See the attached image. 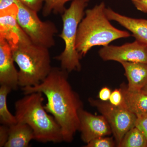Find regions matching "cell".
I'll return each instance as SVG.
<instances>
[{
	"label": "cell",
	"mask_w": 147,
	"mask_h": 147,
	"mask_svg": "<svg viewBox=\"0 0 147 147\" xmlns=\"http://www.w3.org/2000/svg\"><path fill=\"white\" fill-rule=\"evenodd\" d=\"M79 131L86 144L93 139L113 134L110 125L103 116L96 115L81 109L79 112Z\"/></svg>",
	"instance_id": "obj_10"
},
{
	"label": "cell",
	"mask_w": 147,
	"mask_h": 147,
	"mask_svg": "<svg viewBox=\"0 0 147 147\" xmlns=\"http://www.w3.org/2000/svg\"><path fill=\"white\" fill-rule=\"evenodd\" d=\"M104 2L85 11L84 18L79 24L76 48L83 57L96 46H105L119 38L131 36L128 32L113 26L105 14Z\"/></svg>",
	"instance_id": "obj_3"
},
{
	"label": "cell",
	"mask_w": 147,
	"mask_h": 147,
	"mask_svg": "<svg viewBox=\"0 0 147 147\" xmlns=\"http://www.w3.org/2000/svg\"><path fill=\"white\" fill-rule=\"evenodd\" d=\"M132 3L138 10L147 13V0H137Z\"/></svg>",
	"instance_id": "obj_25"
},
{
	"label": "cell",
	"mask_w": 147,
	"mask_h": 147,
	"mask_svg": "<svg viewBox=\"0 0 147 147\" xmlns=\"http://www.w3.org/2000/svg\"><path fill=\"white\" fill-rule=\"evenodd\" d=\"M43 94L38 92L25 94L15 102L17 123L30 127L37 142L61 143L63 142L61 129L54 117L44 108Z\"/></svg>",
	"instance_id": "obj_2"
},
{
	"label": "cell",
	"mask_w": 147,
	"mask_h": 147,
	"mask_svg": "<svg viewBox=\"0 0 147 147\" xmlns=\"http://www.w3.org/2000/svg\"><path fill=\"white\" fill-rule=\"evenodd\" d=\"M17 0H0V11L16 4Z\"/></svg>",
	"instance_id": "obj_26"
},
{
	"label": "cell",
	"mask_w": 147,
	"mask_h": 147,
	"mask_svg": "<svg viewBox=\"0 0 147 147\" xmlns=\"http://www.w3.org/2000/svg\"><path fill=\"white\" fill-rule=\"evenodd\" d=\"M23 5L38 13L42 8L45 0H18Z\"/></svg>",
	"instance_id": "obj_20"
},
{
	"label": "cell",
	"mask_w": 147,
	"mask_h": 147,
	"mask_svg": "<svg viewBox=\"0 0 147 147\" xmlns=\"http://www.w3.org/2000/svg\"><path fill=\"white\" fill-rule=\"evenodd\" d=\"M16 4L17 21L32 43L48 49L54 47V37L58 32L55 24L49 20L41 21L38 12L23 5L18 0Z\"/></svg>",
	"instance_id": "obj_6"
},
{
	"label": "cell",
	"mask_w": 147,
	"mask_h": 147,
	"mask_svg": "<svg viewBox=\"0 0 147 147\" xmlns=\"http://www.w3.org/2000/svg\"><path fill=\"white\" fill-rule=\"evenodd\" d=\"M105 12L110 21H114L132 33L136 40L147 45V20L130 18L121 15L110 8Z\"/></svg>",
	"instance_id": "obj_12"
},
{
	"label": "cell",
	"mask_w": 147,
	"mask_h": 147,
	"mask_svg": "<svg viewBox=\"0 0 147 147\" xmlns=\"http://www.w3.org/2000/svg\"><path fill=\"white\" fill-rule=\"evenodd\" d=\"M120 88L123 96L124 106L137 117L147 115V94L142 91L131 92L127 85H121Z\"/></svg>",
	"instance_id": "obj_14"
},
{
	"label": "cell",
	"mask_w": 147,
	"mask_h": 147,
	"mask_svg": "<svg viewBox=\"0 0 147 147\" xmlns=\"http://www.w3.org/2000/svg\"><path fill=\"white\" fill-rule=\"evenodd\" d=\"M103 61L132 62L147 63V45L135 40L121 46L107 45L98 51Z\"/></svg>",
	"instance_id": "obj_8"
},
{
	"label": "cell",
	"mask_w": 147,
	"mask_h": 147,
	"mask_svg": "<svg viewBox=\"0 0 147 147\" xmlns=\"http://www.w3.org/2000/svg\"><path fill=\"white\" fill-rule=\"evenodd\" d=\"M113 137H101L93 139L86 144V147H114L116 146Z\"/></svg>",
	"instance_id": "obj_19"
},
{
	"label": "cell",
	"mask_w": 147,
	"mask_h": 147,
	"mask_svg": "<svg viewBox=\"0 0 147 147\" xmlns=\"http://www.w3.org/2000/svg\"><path fill=\"white\" fill-rule=\"evenodd\" d=\"M68 73L61 67H53L40 84L22 90L25 94L38 92L45 95L47 102L44 108L60 127L63 142L71 143L79 131V112L83 103L69 82Z\"/></svg>",
	"instance_id": "obj_1"
},
{
	"label": "cell",
	"mask_w": 147,
	"mask_h": 147,
	"mask_svg": "<svg viewBox=\"0 0 147 147\" xmlns=\"http://www.w3.org/2000/svg\"><path fill=\"white\" fill-rule=\"evenodd\" d=\"M12 50L8 42L0 38V84L16 90L19 87L18 71L14 65Z\"/></svg>",
	"instance_id": "obj_11"
},
{
	"label": "cell",
	"mask_w": 147,
	"mask_h": 147,
	"mask_svg": "<svg viewBox=\"0 0 147 147\" xmlns=\"http://www.w3.org/2000/svg\"><path fill=\"white\" fill-rule=\"evenodd\" d=\"M131 1L133 2V1H137V0H131Z\"/></svg>",
	"instance_id": "obj_28"
},
{
	"label": "cell",
	"mask_w": 147,
	"mask_h": 147,
	"mask_svg": "<svg viewBox=\"0 0 147 147\" xmlns=\"http://www.w3.org/2000/svg\"><path fill=\"white\" fill-rule=\"evenodd\" d=\"M9 127L2 125L0 126V147H4L8 141Z\"/></svg>",
	"instance_id": "obj_23"
},
{
	"label": "cell",
	"mask_w": 147,
	"mask_h": 147,
	"mask_svg": "<svg viewBox=\"0 0 147 147\" xmlns=\"http://www.w3.org/2000/svg\"><path fill=\"white\" fill-rule=\"evenodd\" d=\"M90 105L96 108L110 125L117 147L120 144L125 135L134 126L137 116L123 105L114 106L109 101L90 98Z\"/></svg>",
	"instance_id": "obj_7"
},
{
	"label": "cell",
	"mask_w": 147,
	"mask_h": 147,
	"mask_svg": "<svg viewBox=\"0 0 147 147\" xmlns=\"http://www.w3.org/2000/svg\"><path fill=\"white\" fill-rule=\"evenodd\" d=\"M74 0H45L42 7V15L47 16L52 13L55 14H62L66 9L65 7L66 3ZM89 1L90 0H84Z\"/></svg>",
	"instance_id": "obj_18"
},
{
	"label": "cell",
	"mask_w": 147,
	"mask_h": 147,
	"mask_svg": "<svg viewBox=\"0 0 147 147\" xmlns=\"http://www.w3.org/2000/svg\"><path fill=\"white\" fill-rule=\"evenodd\" d=\"M108 101L114 106H119L123 105V96L120 88L116 89L112 92Z\"/></svg>",
	"instance_id": "obj_21"
},
{
	"label": "cell",
	"mask_w": 147,
	"mask_h": 147,
	"mask_svg": "<svg viewBox=\"0 0 147 147\" xmlns=\"http://www.w3.org/2000/svg\"><path fill=\"white\" fill-rule=\"evenodd\" d=\"M14 62L18 71V84L21 88L40 84L51 71L49 49L30 43L12 49Z\"/></svg>",
	"instance_id": "obj_4"
},
{
	"label": "cell",
	"mask_w": 147,
	"mask_h": 147,
	"mask_svg": "<svg viewBox=\"0 0 147 147\" xmlns=\"http://www.w3.org/2000/svg\"><path fill=\"white\" fill-rule=\"evenodd\" d=\"M9 127V136L4 147H28L34 140L33 131L26 124L17 123Z\"/></svg>",
	"instance_id": "obj_15"
},
{
	"label": "cell",
	"mask_w": 147,
	"mask_h": 147,
	"mask_svg": "<svg viewBox=\"0 0 147 147\" xmlns=\"http://www.w3.org/2000/svg\"><path fill=\"white\" fill-rule=\"evenodd\" d=\"M142 91L145 93L147 94V85L145 87L143 88V89L142 90Z\"/></svg>",
	"instance_id": "obj_27"
},
{
	"label": "cell",
	"mask_w": 147,
	"mask_h": 147,
	"mask_svg": "<svg viewBox=\"0 0 147 147\" xmlns=\"http://www.w3.org/2000/svg\"><path fill=\"white\" fill-rule=\"evenodd\" d=\"M128 84L127 88L131 92H139L147 85V63L122 62Z\"/></svg>",
	"instance_id": "obj_13"
},
{
	"label": "cell",
	"mask_w": 147,
	"mask_h": 147,
	"mask_svg": "<svg viewBox=\"0 0 147 147\" xmlns=\"http://www.w3.org/2000/svg\"><path fill=\"white\" fill-rule=\"evenodd\" d=\"M119 147H147V139L134 126L125 135Z\"/></svg>",
	"instance_id": "obj_17"
},
{
	"label": "cell",
	"mask_w": 147,
	"mask_h": 147,
	"mask_svg": "<svg viewBox=\"0 0 147 147\" xmlns=\"http://www.w3.org/2000/svg\"><path fill=\"white\" fill-rule=\"evenodd\" d=\"M12 90L9 87L1 86L0 87V123L9 126L17 123L15 115L9 112L7 104V98Z\"/></svg>",
	"instance_id": "obj_16"
},
{
	"label": "cell",
	"mask_w": 147,
	"mask_h": 147,
	"mask_svg": "<svg viewBox=\"0 0 147 147\" xmlns=\"http://www.w3.org/2000/svg\"><path fill=\"white\" fill-rule=\"evenodd\" d=\"M88 3L84 0L72 1L69 7L61 14L63 29L59 37L65 45L63 52L55 59L60 62L61 67L68 73L80 71L82 68L80 60L82 57L76 50V43L78 27L85 16Z\"/></svg>",
	"instance_id": "obj_5"
},
{
	"label": "cell",
	"mask_w": 147,
	"mask_h": 147,
	"mask_svg": "<svg viewBox=\"0 0 147 147\" xmlns=\"http://www.w3.org/2000/svg\"><path fill=\"white\" fill-rule=\"evenodd\" d=\"M111 90L107 87H103L99 91L98 94V98L99 99L103 101H108L110 95H111Z\"/></svg>",
	"instance_id": "obj_24"
},
{
	"label": "cell",
	"mask_w": 147,
	"mask_h": 147,
	"mask_svg": "<svg viewBox=\"0 0 147 147\" xmlns=\"http://www.w3.org/2000/svg\"><path fill=\"white\" fill-rule=\"evenodd\" d=\"M134 126L142 131L147 139V115L137 117Z\"/></svg>",
	"instance_id": "obj_22"
},
{
	"label": "cell",
	"mask_w": 147,
	"mask_h": 147,
	"mask_svg": "<svg viewBox=\"0 0 147 147\" xmlns=\"http://www.w3.org/2000/svg\"><path fill=\"white\" fill-rule=\"evenodd\" d=\"M18 9L16 3L0 11V38L8 42L11 50L32 42L17 21Z\"/></svg>",
	"instance_id": "obj_9"
}]
</instances>
